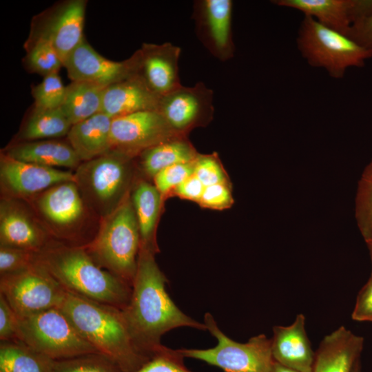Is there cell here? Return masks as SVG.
<instances>
[{
  "mask_svg": "<svg viewBox=\"0 0 372 372\" xmlns=\"http://www.w3.org/2000/svg\"><path fill=\"white\" fill-rule=\"evenodd\" d=\"M154 252L140 249L129 303L122 309L139 347L152 356L163 345L161 338L173 329L187 327L207 330L184 313L166 291L167 280L154 259Z\"/></svg>",
  "mask_w": 372,
  "mask_h": 372,
  "instance_id": "1",
  "label": "cell"
},
{
  "mask_svg": "<svg viewBox=\"0 0 372 372\" xmlns=\"http://www.w3.org/2000/svg\"><path fill=\"white\" fill-rule=\"evenodd\" d=\"M59 308L86 342L123 372H134L151 358L135 341L122 309L68 291Z\"/></svg>",
  "mask_w": 372,
  "mask_h": 372,
  "instance_id": "2",
  "label": "cell"
},
{
  "mask_svg": "<svg viewBox=\"0 0 372 372\" xmlns=\"http://www.w3.org/2000/svg\"><path fill=\"white\" fill-rule=\"evenodd\" d=\"M36 262L68 291L121 309L129 303L132 287L99 266L83 246L50 240Z\"/></svg>",
  "mask_w": 372,
  "mask_h": 372,
  "instance_id": "3",
  "label": "cell"
},
{
  "mask_svg": "<svg viewBox=\"0 0 372 372\" xmlns=\"http://www.w3.org/2000/svg\"><path fill=\"white\" fill-rule=\"evenodd\" d=\"M103 223L95 238L84 248L95 262L132 286L141 247L139 228L128 197Z\"/></svg>",
  "mask_w": 372,
  "mask_h": 372,
  "instance_id": "4",
  "label": "cell"
},
{
  "mask_svg": "<svg viewBox=\"0 0 372 372\" xmlns=\"http://www.w3.org/2000/svg\"><path fill=\"white\" fill-rule=\"evenodd\" d=\"M296 43L309 65L324 69L334 79L342 78L349 68L362 67L372 57L371 50L309 16L300 23Z\"/></svg>",
  "mask_w": 372,
  "mask_h": 372,
  "instance_id": "5",
  "label": "cell"
},
{
  "mask_svg": "<svg viewBox=\"0 0 372 372\" xmlns=\"http://www.w3.org/2000/svg\"><path fill=\"white\" fill-rule=\"evenodd\" d=\"M132 156L111 149L83 162L74 172L75 183L87 206L103 219L126 198Z\"/></svg>",
  "mask_w": 372,
  "mask_h": 372,
  "instance_id": "6",
  "label": "cell"
},
{
  "mask_svg": "<svg viewBox=\"0 0 372 372\" xmlns=\"http://www.w3.org/2000/svg\"><path fill=\"white\" fill-rule=\"evenodd\" d=\"M17 340L54 360L99 353L59 307L17 317Z\"/></svg>",
  "mask_w": 372,
  "mask_h": 372,
  "instance_id": "7",
  "label": "cell"
},
{
  "mask_svg": "<svg viewBox=\"0 0 372 372\" xmlns=\"http://www.w3.org/2000/svg\"><path fill=\"white\" fill-rule=\"evenodd\" d=\"M204 319L207 330L216 338L218 344L207 349H179L185 358L203 361L224 372H271L274 360L271 339L260 334L246 343H240L226 335L209 313H205Z\"/></svg>",
  "mask_w": 372,
  "mask_h": 372,
  "instance_id": "8",
  "label": "cell"
},
{
  "mask_svg": "<svg viewBox=\"0 0 372 372\" xmlns=\"http://www.w3.org/2000/svg\"><path fill=\"white\" fill-rule=\"evenodd\" d=\"M66 291L37 262L23 271L1 276L0 278V293L17 317L59 307Z\"/></svg>",
  "mask_w": 372,
  "mask_h": 372,
  "instance_id": "9",
  "label": "cell"
},
{
  "mask_svg": "<svg viewBox=\"0 0 372 372\" xmlns=\"http://www.w3.org/2000/svg\"><path fill=\"white\" fill-rule=\"evenodd\" d=\"M86 4L85 0H68L46 10L35 20L28 40L49 41L64 63L85 38L83 30Z\"/></svg>",
  "mask_w": 372,
  "mask_h": 372,
  "instance_id": "10",
  "label": "cell"
},
{
  "mask_svg": "<svg viewBox=\"0 0 372 372\" xmlns=\"http://www.w3.org/2000/svg\"><path fill=\"white\" fill-rule=\"evenodd\" d=\"M176 134L157 110H147L112 118L111 149L130 156Z\"/></svg>",
  "mask_w": 372,
  "mask_h": 372,
  "instance_id": "11",
  "label": "cell"
},
{
  "mask_svg": "<svg viewBox=\"0 0 372 372\" xmlns=\"http://www.w3.org/2000/svg\"><path fill=\"white\" fill-rule=\"evenodd\" d=\"M157 111L176 134L183 136L213 118L214 92L201 81L192 87L181 85L161 98Z\"/></svg>",
  "mask_w": 372,
  "mask_h": 372,
  "instance_id": "12",
  "label": "cell"
},
{
  "mask_svg": "<svg viewBox=\"0 0 372 372\" xmlns=\"http://www.w3.org/2000/svg\"><path fill=\"white\" fill-rule=\"evenodd\" d=\"M232 10L231 0H197L193 4L196 36L204 47L221 61L234 56Z\"/></svg>",
  "mask_w": 372,
  "mask_h": 372,
  "instance_id": "13",
  "label": "cell"
},
{
  "mask_svg": "<svg viewBox=\"0 0 372 372\" xmlns=\"http://www.w3.org/2000/svg\"><path fill=\"white\" fill-rule=\"evenodd\" d=\"M0 180L2 192L13 198L40 194L55 185L75 181V177L70 170L23 162L1 152Z\"/></svg>",
  "mask_w": 372,
  "mask_h": 372,
  "instance_id": "14",
  "label": "cell"
},
{
  "mask_svg": "<svg viewBox=\"0 0 372 372\" xmlns=\"http://www.w3.org/2000/svg\"><path fill=\"white\" fill-rule=\"evenodd\" d=\"M180 52V47L169 42L143 43L132 56L134 74L159 96L167 95L182 85L178 72Z\"/></svg>",
  "mask_w": 372,
  "mask_h": 372,
  "instance_id": "15",
  "label": "cell"
},
{
  "mask_svg": "<svg viewBox=\"0 0 372 372\" xmlns=\"http://www.w3.org/2000/svg\"><path fill=\"white\" fill-rule=\"evenodd\" d=\"M39 195L37 209L52 232L63 238L72 237L86 205L75 181L55 185Z\"/></svg>",
  "mask_w": 372,
  "mask_h": 372,
  "instance_id": "16",
  "label": "cell"
},
{
  "mask_svg": "<svg viewBox=\"0 0 372 372\" xmlns=\"http://www.w3.org/2000/svg\"><path fill=\"white\" fill-rule=\"evenodd\" d=\"M63 67L72 81L88 82L104 87L134 74L132 56L123 61L110 60L97 52L85 38L65 59Z\"/></svg>",
  "mask_w": 372,
  "mask_h": 372,
  "instance_id": "17",
  "label": "cell"
},
{
  "mask_svg": "<svg viewBox=\"0 0 372 372\" xmlns=\"http://www.w3.org/2000/svg\"><path fill=\"white\" fill-rule=\"evenodd\" d=\"M273 3L299 10L346 36L355 23L372 12V0H276Z\"/></svg>",
  "mask_w": 372,
  "mask_h": 372,
  "instance_id": "18",
  "label": "cell"
},
{
  "mask_svg": "<svg viewBox=\"0 0 372 372\" xmlns=\"http://www.w3.org/2000/svg\"><path fill=\"white\" fill-rule=\"evenodd\" d=\"M271 342L275 362L300 372H312L315 352L306 333L303 314H298L289 326L273 327Z\"/></svg>",
  "mask_w": 372,
  "mask_h": 372,
  "instance_id": "19",
  "label": "cell"
},
{
  "mask_svg": "<svg viewBox=\"0 0 372 372\" xmlns=\"http://www.w3.org/2000/svg\"><path fill=\"white\" fill-rule=\"evenodd\" d=\"M364 338L344 327L324 337L315 352L312 372H353Z\"/></svg>",
  "mask_w": 372,
  "mask_h": 372,
  "instance_id": "20",
  "label": "cell"
},
{
  "mask_svg": "<svg viewBox=\"0 0 372 372\" xmlns=\"http://www.w3.org/2000/svg\"><path fill=\"white\" fill-rule=\"evenodd\" d=\"M46 232L12 198H4L0 206L1 245L38 253L49 242Z\"/></svg>",
  "mask_w": 372,
  "mask_h": 372,
  "instance_id": "21",
  "label": "cell"
},
{
  "mask_svg": "<svg viewBox=\"0 0 372 372\" xmlns=\"http://www.w3.org/2000/svg\"><path fill=\"white\" fill-rule=\"evenodd\" d=\"M161 96L137 75L105 87L101 112L112 118L141 111L157 110Z\"/></svg>",
  "mask_w": 372,
  "mask_h": 372,
  "instance_id": "22",
  "label": "cell"
},
{
  "mask_svg": "<svg viewBox=\"0 0 372 372\" xmlns=\"http://www.w3.org/2000/svg\"><path fill=\"white\" fill-rule=\"evenodd\" d=\"M3 153L19 161L58 169H76L81 163L68 143L56 140L21 141Z\"/></svg>",
  "mask_w": 372,
  "mask_h": 372,
  "instance_id": "23",
  "label": "cell"
},
{
  "mask_svg": "<svg viewBox=\"0 0 372 372\" xmlns=\"http://www.w3.org/2000/svg\"><path fill=\"white\" fill-rule=\"evenodd\" d=\"M112 118L103 112L73 125L68 135V143L81 163L99 157L111 150Z\"/></svg>",
  "mask_w": 372,
  "mask_h": 372,
  "instance_id": "24",
  "label": "cell"
},
{
  "mask_svg": "<svg viewBox=\"0 0 372 372\" xmlns=\"http://www.w3.org/2000/svg\"><path fill=\"white\" fill-rule=\"evenodd\" d=\"M131 200L140 231V249L155 253L157 247L154 240V231L161 207V194L155 185L141 181L136 185Z\"/></svg>",
  "mask_w": 372,
  "mask_h": 372,
  "instance_id": "25",
  "label": "cell"
},
{
  "mask_svg": "<svg viewBox=\"0 0 372 372\" xmlns=\"http://www.w3.org/2000/svg\"><path fill=\"white\" fill-rule=\"evenodd\" d=\"M105 87L83 81L66 86L61 109L72 125L101 112Z\"/></svg>",
  "mask_w": 372,
  "mask_h": 372,
  "instance_id": "26",
  "label": "cell"
},
{
  "mask_svg": "<svg viewBox=\"0 0 372 372\" xmlns=\"http://www.w3.org/2000/svg\"><path fill=\"white\" fill-rule=\"evenodd\" d=\"M141 164L145 173L154 177L169 166L192 163L196 153L183 136H175L141 152Z\"/></svg>",
  "mask_w": 372,
  "mask_h": 372,
  "instance_id": "27",
  "label": "cell"
},
{
  "mask_svg": "<svg viewBox=\"0 0 372 372\" xmlns=\"http://www.w3.org/2000/svg\"><path fill=\"white\" fill-rule=\"evenodd\" d=\"M54 363L19 340L1 341L0 372H52Z\"/></svg>",
  "mask_w": 372,
  "mask_h": 372,
  "instance_id": "28",
  "label": "cell"
},
{
  "mask_svg": "<svg viewBox=\"0 0 372 372\" xmlns=\"http://www.w3.org/2000/svg\"><path fill=\"white\" fill-rule=\"evenodd\" d=\"M72 125L62 110L34 106L23 125L19 138L33 141L67 136Z\"/></svg>",
  "mask_w": 372,
  "mask_h": 372,
  "instance_id": "29",
  "label": "cell"
},
{
  "mask_svg": "<svg viewBox=\"0 0 372 372\" xmlns=\"http://www.w3.org/2000/svg\"><path fill=\"white\" fill-rule=\"evenodd\" d=\"M27 54L25 65L31 72L41 76L59 73L63 62L53 45L43 39L28 40L25 44Z\"/></svg>",
  "mask_w": 372,
  "mask_h": 372,
  "instance_id": "30",
  "label": "cell"
},
{
  "mask_svg": "<svg viewBox=\"0 0 372 372\" xmlns=\"http://www.w3.org/2000/svg\"><path fill=\"white\" fill-rule=\"evenodd\" d=\"M52 372H123L114 362L100 353H89L54 360Z\"/></svg>",
  "mask_w": 372,
  "mask_h": 372,
  "instance_id": "31",
  "label": "cell"
},
{
  "mask_svg": "<svg viewBox=\"0 0 372 372\" xmlns=\"http://www.w3.org/2000/svg\"><path fill=\"white\" fill-rule=\"evenodd\" d=\"M66 91L59 73L43 77V81L32 90L34 106L44 109L60 108Z\"/></svg>",
  "mask_w": 372,
  "mask_h": 372,
  "instance_id": "32",
  "label": "cell"
},
{
  "mask_svg": "<svg viewBox=\"0 0 372 372\" xmlns=\"http://www.w3.org/2000/svg\"><path fill=\"white\" fill-rule=\"evenodd\" d=\"M355 218L362 237L369 243L372 241V179L361 178L358 183Z\"/></svg>",
  "mask_w": 372,
  "mask_h": 372,
  "instance_id": "33",
  "label": "cell"
},
{
  "mask_svg": "<svg viewBox=\"0 0 372 372\" xmlns=\"http://www.w3.org/2000/svg\"><path fill=\"white\" fill-rule=\"evenodd\" d=\"M179 349L162 345L138 369L134 372H192L184 364Z\"/></svg>",
  "mask_w": 372,
  "mask_h": 372,
  "instance_id": "34",
  "label": "cell"
},
{
  "mask_svg": "<svg viewBox=\"0 0 372 372\" xmlns=\"http://www.w3.org/2000/svg\"><path fill=\"white\" fill-rule=\"evenodd\" d=\"M37 252L0 245L1 276L23 271L36 262Z\"/></svg>",
  "mask_w": 372,
  "mask_h": 372,
  "instance_id": "35",
  "label": "cell"
},
{
  "mask_svg": "<svg viewBox=\"0 0 372 372\" xmlns=\"http://www.w3.org/2000/svg\"><path fill=\"white\" fill-rule=\"evenodd\" d=\"M194 162L174 165L158 172L153 178L154 185L161 194L175 189L185 180L194 174Z\"/></svg>",
  "mask_w": 372,
  "mask_h": 372,
  "instance_id": "36",
  "label": "cell"
},
{
  "mask_svg": "<svg viewBox=\"0 0 372 372\" xmlns=\"http://www.w3.org/2000/svg\"><path fill=\"white\" fill-rule=\"evenodd\" d=\"M194 168V174L205 187L224 182L223 172L213 156H197Z\"/></svg>",
  "mask_w": 372,
  "mask_h": 372,
  "instance_id": "37",
  "label": "cell"
},
{
  "mask_svg": "<svg viewBox=\"0 0 372 372\" xmlns=\"http://www.w3.org/2000/svg\"><path fill=\"white\" fill-rule=\"evenodd\" d=\"M232 202L231 192L224 182L205 187L199 201L203 207L217 209L229 207Z\"/></svg>",
  "mask_w": 372,
  "mask_h": 372,
  "instance_id": "38",
  "label": "cell"
},
{
  "mask_svg": "<svg viewBox=\"0 0 372 372\" xmlns=\"http://www.w3.org/2000/svg\"><path fill=\"white\" fill-rule=\"evenodd\" d=\"M0 340H17V316L5 297L0 293Z\"/></svg>",
  "mask_w": 372,
  "mask_h": 372,
  "instance_id": "39",
  "label": "cell"
},
{
  "mask_svg": "<svg viewBox=\"0 0 372 372\" xmlns=\"http://www.w3.org/2000/svg\"><path fill=\"white\" fill-rule=\"evenodd\" d=\"M352 319L358 322H372V276L359 291Z\"/></svg>",
  "mask_w": 372,
  "mask_h": 372,
  "instance_id": "40",
  "label": "cell"
},
{
  "mask_svg": "<svg viewBox=\"0 0 372 372\" xmlns=\"http://www.w3.org/2000/svg\"><path fill=\"white\" fill-rule=\"evenodd\" d=\"M347 37L360 46L372 50V12L355 23Z\"/></svg>",
  "mask_w": 372,
  "mask_h": 372,
  "instance_id": "41",
  "label": "cell"
},
{
  "mask_svg": "<svg viewBox=\"0 0 372 372\" xmlns=\"http://www.w3.org/2000/svg\"><path fill=\"white\" fill-rule=\"evenodd\" d=\"M204 189L205 186L200 180L194 174H192L174 190L178 196L199 203Z\"/></svg>",
  "mask_w": 372,
  "mask_h": 372,
  "instance_id": "42",
  "label": "cell"
},
{
  "mask_svg": "<svg viewBox=\"0 0 372 372\" xmlns=\"http://www.w3.org/2000/svg\"><path fill=\"white\" fill-rule=\"evenodd\" d=\"M271 372H300L298 371L285 366L274 361Z\"/></svg>",
  "mask_w": 372,
  "mask_h": 372,
  "instance_id": "43",
  "label": "cell"
},
{
  "mask_svg": "<svg viewBox=\"0 0 372 372\" xmlns=\"http://www.w3.org/2000/svg\"><path fill=\"white\" fill-rule=\"evenodd\" d=\"M362 178L365 179H372V160L365 167Z\"/></svg>",
  "mask_w": 372,
  "mask_h": 372,
  "instance_id": "44",
  "label": "cell"
},
{
  "mask_svg": "<svg viewBox=\"0 0 372 372\" xmlns=\"http://www.w3.org/2000/svg\"><path fill=\"white\" fill-rule=\"evenodd\" d=\"M367 245H368V247H369V249L370 256H371V263H372V241L370 242L369 243H368ZM371 276H372V271H371Z\"/></svg>",
  "mask_w": 372,
  "mask_h": 372,
  "instance_id": "45",
  "label": "cell"
},
{
  "mask_svg": "<svg viewBox=\"0 0 372 372\" xmlns=\"http://www.w3.org/2000/svg\"><path fill=\"white\" fill-rule=\"evenodd\" d=\"M353 372H361L360 371V362L355 366Z\"/></svg>",
  "mask_w": 372,
  "mask_h": 372,
  "instance_id": "46",
  "label": "cell"
}]
</instances>
